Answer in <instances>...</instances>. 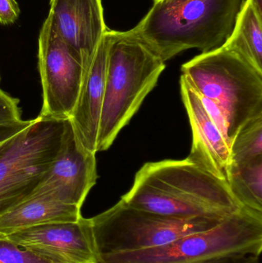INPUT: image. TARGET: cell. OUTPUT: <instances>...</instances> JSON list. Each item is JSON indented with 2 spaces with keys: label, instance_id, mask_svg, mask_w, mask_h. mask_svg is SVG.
Segmentation results:
<instances>
[{
  "label": "cell",
  "instance_id": "cell-4",
  "mask_svg": "<svg viewBox=\"0 0 262 263\" xmlns=\"http://www.w3.org/2000/svg\"><path fill=\"white\" fill-rule=\"evenodd\" d=\"M182 75L198 95L223 111L231 144L251 120L262 117V73L223 46L194 57L182 66Z\"/></svg>",
  "mask_w": 262,
  "mask_h": 263
},
{
  "label": "cell",
  "instance_id": "cell-8",
  "mask_svg": "<svg viewBox=\"0 0 262 263\" xmlns=\"http://www.w3.org/2000/svg\"><path fill=\"white\" fill-rule=\"evenodd\" d=\"M38 69L43 88L40 117L69 120L78 99L84 71L48 17L38 38Z\"/></svg>",
  "mask_w": 262,
  "mask_h": 263
},
{
  "label": "cell",
  "instance_id": "cell-2",
  "mask_svg": "<svg viewBox=\"0 0 262 263\" xmlns=\"http://www.w3.org/2000/svg\"><path fill=\"white\" fill-rule=\"evenodd\" d=\"M244 2L160 0L134 29L164 63L187 49L204 53L230 36Z\"/></svg>",
  "mask_w": 262,
  "mask_h": 263
},
{
  "label": "cell",
  "instance_id": "cell-24",
  "mask_svg": "<svg viewBox=\"0 0 262 263\" xmlns=\"http://www.w3.org/2000/svg\"><path fill=\"white\" fill-rule=\"evenodd\" d=\"M253 2L258 12L262 14V0H253Z\"/></svg>",
  "mask_w": 262,
  "mask_h": 263
},
{
  "label": "cell",
  "instance_id": "cell-15",
  "mask_svg": "<svg viewBox=\"0 0 262 263\" xmlns=\"http://www.w3.org/2000/svg\"><path fill=\"white\" fill-rule=\"evenodd\" d=\"M261 18L253 0H245L232 34L221 46L262 73Z\"/></svg>",
  "mask_w": 262,
  "mask_h": 263
},
{
  "label": "cell",
  "instance_id": "cell-10",
  "mask_svg": "<svg viewBox=\"0 0 262 263\" xmlns=\"http://www.w3.org/2000/svg\"><path fill=\"white\" fill-rule=\"evenodd\" d=\"M6 236L54 263H103L90 218L37 226Z\"/></svg>",
  "mask_w": 262,
  "mask_h": 263
},
{
  "label": "cell",
  "instance_id": "cell-1",
  "mask_svg": "<svg viewBox=\"0 0 262 263\" xmlns=\"http://www.w3.org/2000/svg\"><path fill=\"white\" fill-rule=\"evenodd\" d=\"M121 200L134 208L175 218L226 217L243 207L227 182L187 159L145 164Z\"/></svg>",
  "mask_w": 262,
  "mask_h": 263
},
{
  "label": "cell",
  "instance_id": "cell-6",
  "mask_svg": "<svg viewBox=\"0 0 262 263\" xmlns=\"http://www.w3.org/2000/svg\"><path fill=\"white\" fill-rule=\"evenodd\" d=\"M66 120L38 116L0 141V213L26 199L49 173L63 144Z\"/></svg>",
  "mask_w": 262,
  "mask_h": 263
},
{
  "label": "cell",
  "instance_id": "cell-3",
  "mask_svg": "<svg viewBox=\"0 0 262 263\" xmlns=\"http://www.w3.org/2000/svg\"><path fill=\"white\" fill-rule=\"evenodd\" d=\"M166 69L135 32L115 31L109 46L97 152L107 150L129 124Z\"/></svg>",
  "mask_w": 262,
  "mask_h": 263
},
{
  "label": "cell",
  "instance_id": "cell-5",
  "mask_svg": "<svg viewBox=\"0 0 262 263\" xmlns=\"http://www.w3.org/2000/svg\"><path fill=\"white\" fill-rule=\"evenodd\" d=\"M262 213L241 207L205 231L155 248L101 255L103 263H206L236 256H260Z\"/></svg>",
  "mask_w": 262,
  "mask_h": 263
},
{
  "label": "cell",
  "instance_id": "cell-7",
  "mask_svg": "<svg viewBox=\"0 0 262 263\" xmlns=\"http://www.w3.org/2000/svg\"><path fill=\"white\" fill-rule=\"evenodd\" d=\"M224 218L170 217L134 208L120 199L90 220L101 256L162 247L182 236L209 230Z\"/></svg>",
  "mask_w": 262,
  "mask_h": 263
},
{
  "label": "cell",
  "instance_id": "cell-12",
  "mask_svg": "<svg viewBox=\"0 0 262 263\" xmlns=\"http://www.w3.org/2000/svg\"><path fill=\"white\" fill-rule=\"evenodd\" d=\"M180 86L192 132V148L186 159L215 177L227 182L230 144L214 124L198 93L183 75L180 78Z\"/></svg>",
  "mask_w": 262,
  "mask_h": 263
},
{
  "label": "cell",
  "instance_id": "cell-19",
  "mask_svg": "<svg viewBox=\"0 0 262 263\" xmlns=\"http://www.w3.org/2000/svg\"><path fill=\"white\" fill-rule=\"evenodd\" d=\"M18 104V99L0 89V126L18 124L24 121Z\"/></svg>",
  "mask_w": 262,
  "mask_h": 263
},
{
  "label": "cell",
  "instance_id": "cell-13",
  "mask_svg": "<svg viewBox=\"0 0 262 263\" xmlns=\"http://www.w3.org/2000/svg\"><path fill=\"white\" fill-rule=\"evenodd\" d=\"M115 31L106 29L90 66L83 72L79 93L69 119L77 140L88 151L97 153V140L104 100L108 53Z\"/></svg>",
  "mask_w": 262,
  "mask_h": 263
},
{
  "label": "cell",
  "instance_id": "cell-14",
  "mask_svg": "<svg viewBox=\"0 0 262 263\" xmlns=\"http://www.w3.org/2000/svg\"><path fill=\"white\" fill-rule=\"evenodd\" d=\"M83 217L81 208L47 196L29 197L0 213V235L57 222H75Z\"/></svg>",
  "mask_w": 262,
  "mask_h": 263
},
{
  "label": "cell",
  "instance_id": "cell-16",
  "mask_svg": "<svg viewBox=\"0 0 262 263\" xmlns=\"http://www.w3.org/2000/svg\"><path fill=\"white\" fill-rule=\"evenodd\" d=\"M227 183L241 206L262 213V157L229 165Z\"/></svg>",
  "mask_w": 262,
  "mask_h": 263
},
{
  "label": "cell",
  "instance_id": "cell-9",
  "mask_svg": "<svg viewBox=\"0 0 262 263\" xmlns=\"http://www.w3.org/2000/svg\"><path fill=\"white\" fill-rule=\"evenodd\" d=\"M97 178L95 153L78 142L70 121L66 120L59 153L49 173L27 198L47 196L82 209Z\"/></svg>",
  "mask_w": 262,
  "mask_h": 263
},
{
  "label": "cell",
  "instance_id": "cell-21",
  "mask_svg": "<svg viewBox=\"0 0 262 263\" xmlns=\"http://www.w3.org/2000/svg\"><path fill=\"white\" fill-rule=\"evenodd\" d=\"M20 9L15 0H0V23L12 24L16 21Z\"/></svg>",
  "mask_w": 262,
  "mask_h": 263
},
{
  "label": "cell",
  "instance_id": "cell-23",
  "mask_svg": "<svg viewBox=\"0 0 262 263\" xmlns=\"http://www.w3.org/2000/svg\"><path fill=\"white\" fill-rule=\"evenodd\" d=\"M28 121H23L18 124L7 125V126H0V141L3 140L7 136H10L18 129L23 128L27 124Z\"/></svg>",
  "mask_w": 262,
  "mask_h": 263
},
{
  "label": "cell",
  "instance_id": "cell-20",
  "mask_svg": "<svg viewBox=\"0 0 262 263\" xmlns=\"http://www.w3.org/2000/svg\"><path fill=\"white\" fill-rule=\"evenodd\" d=\"M198 97H199L208 115L209 116L214 124L221 132V134L227 139L231 146L230 131H229V124H228L227 120H226L223 111L214 102L211 101L209 99L205 98L200 95H198Z\"/></svg>",
  "mask_w": 262,
  "mask_h": 263
},
{
  "label": "cell",
  "instance_id": "cell-22",
  "mask_svg": "<svg viewBox=\"0 0 262 263\" xmlns=\"http://www.w3.org/2000/svg\"><path fill=\"white\" fill-rule=\"evenodd\" d=\"M206 263H261L259 256H236L223 258Z\"/></svg>",
  "mask_w": 262,
  "mask_h": 263
},
{
  "label": "cell",
  "instance_id": "cell-11",
  "mask_svg": "<svg viewBox=\"0 0 262 263\" xmlns=\"http://www.w3.org/2000/svg\"><path fill=\"white\" fill-rule=\"evenodd\" d=\"M48 18L83 71L87 69L108 29L102 0H51Z\"/></svg>",
  "mask_w": 262,
  "mask_h": 263
},
{
  "label": "cell",
  "instance_id": "cell-25",
  "mask_svg": "<svg viewBox=\"0 0 262 263\" xmlns=\"http://www.w3.org/2000/svg\"><path fill=\"white\" fill-rule=\"evenodd\" d=\"M160 1V0H154V2Z\"/></svg>",
  "mask_w": 262,
  "mask_h": 263
},
{
  "label": "cell",
  "instance_id": "cell-18",
  "mask_svg": "<svg viewBox=\"0 0 262 263\" xmlns=\"http://www.w3.org/2000/svg\"><path fill=\"white\" fill-rule=\"evenodd\" d=\"M0 263H54L0 235Z\"/></svg>",
  "mask_w": 262,
  "mask_h": 263
},
{
  "label": "cell",
  "instance_id": "cell-17",
  "mask_svg": "<svg viewBox=\"0 0 262 263\" xmlns=\"http://www.w3.org/2000/svg\"><path fill=\"white\" fill-rule=\"evenodd\" d=\"M230 165H241L262 157V117L246 123L231 144Z\"/></svg>",
  "mask_w": 262,
  "mask_h": 263
}]
</instances>
